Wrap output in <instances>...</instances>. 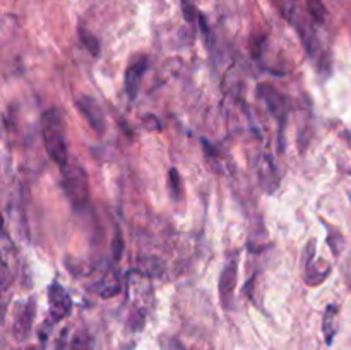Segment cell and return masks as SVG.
I'll use <instances>...</instances> for the list:
<instances>
[{"label": "cell", "mask_w": 351, "mask_h": 350, "mask_svg": "<svg viewBox=\"0 0 351 350\" xmlns=\"http://www.w3.org/2000/svg\"><path fill=\"white\" fill-rule=\"evenodd\" d=\"M120 288H122V281H120L119 275H117L115 271H112V273H108V277L103 280V287L99 288L98 294L101 295V297H113V295L119 294Z\"/></svg>", "instance_id": "obj_12"}, {"label": "cell", "mask_w": 351, "mask_h": 350, "mask_svg": "<svg viewBox=\"0 0 351 350\" xmlns=\"http://www.w3.org/2000/svg\"><path fill=\"white\" fill-rule=\"evenodd\" d=\"M62 185H64L65 196L74 208H82L88 202L89 185L84 168L75 163L65 165L62 168Z\"/></svg>", "instance_id": "obj_2"}, {"label": "cell", "mask_w": 351, "mask_h": 350, "mask_svg": "<svg viewBox=\"0 0 351 350\" xmlns=\"http://www.w3.org/2000/svg\"><path fill=\"white\" fill-rule=\"evenodd\" d=\"M41 134H43L45 150L48 156L60 165L62 168L67 165V141H65V127L62 113L57 108H50L41 117Z\"/></svg>", "instance_id": "obj_1"}, {"label": "cell", "mask_w": 351, "mask_h": 350, "mask_svg": "<svg viewBox=\"0 0 351 350\" xmlns=\"http://www.w3.org/2000/svg\"><path fill=\"white\" fill-rule=\"evenodd\" d=\"M122 250H123V242L120 239V235L117 233L115 239H113V259L119 261L120 256H122Z\"/></svg>", "instance_id": "obj_19"}, {"label": "cell", "mask_w": 351, "mask_h": 350, "mask_svg": "<svg viewBox=\"0 0 351 350\" xmlns=\"http://www.w3.org/2000/svg\"><path fill=\"white\" fill-rule=\"evenodd\" d=\"M79 38H81V43L84 45L86 48L89 50L91 55H99V41L98 38L95 36L93 33H89L86 27H79Z\"/></svg>", "instance_id": "obj_15"}, {"label": "cell", "mask_w": 351, "mask_h": 350, "mask_svg": "<svg viewBox=\"0 0 351 350\" xmlns=\"http://www.w3.org/2000/svg\"><path fill=\"white\" fill-rule=\"evenodd\" d=\"M239 261L237 257H232L228 263L225 264L221 271V277H219V299L223 302V307L230 309L232 307V299H233V292H235V285H237V273H239Z\"/></svg>", "instance_id": "obj_7"}, {"label": "cell", "mask_w": 351, "mask_h": 350, "mask_svg": "<svg viewBox=\"0 0 351 350\" xmlns=\"http://www.w3.org/2000/svg\"><path fill=\"white\" fill-rule=\"evenodd\" d=\"M257 91H259V96L263 98V102L267 105V110L271 112V115H273L274 119H276L278 122L283 126V124L287 122V117H288V100H287V96L281 95V93L278 91L274 86L267 84V82H264V84H259Z\"/></svg>", "instance_id": "obj_3"}, {"label": "cell", "mask_w": 351, "mask_h": 350, "mask_svg": "<svg viewBox=\"0 0 351 350\" xmlns=\"http://www.w3.org/2000/svg\"><path fill=\"white\" fill-rule=\"evenodd\" d=\"M182 12H184V17L189 21V23H194L195 19H199L197 9L194 7V3H191L189 0H182Z\"/></svg>", "instance_id": "obj_18"}, {"label": "cell", "mask_w": 351, "mask_h": 350, "mask_svg": "<svg viewBox=\"0 0 351 350\" xmlns=\"http://www.w3.org/2000/svg\"><path fill=\"white\" fill-rule=\"evenodd\" d=\"M257 174H259L261 187H263V191L266 194L276 192L278 185H280V175H278L276 165H274L271 154H261L259 161H257Z\"/></svg>", "instance_id": "obj_9"}, {"label": "cell", "mask_w": 351, "mask_h": 350, "mask_svg": "<svg viewBox=\"0 0 351 350\" xmlns=\"http://www.w3.org/2000/svg\"><path fill=\"white\" fill-rule=\"evenodd\" d=\"M146 71H147V57H144V55L137 57L136 60L127 67L125 81H123V84H125V93L129 95L130 100L136 98L137 93H139L141 81H143V75L146 74Z\"/></svg>", "instance_id": "obj_10"}, {"label": "cell", "mask_w": 351, "mask_h": 350, "mask_svg": "<svg viewBox=\"0 0 351 350\" xmlns=\"http://www.w3.org/2000/svg\"><path fill=\"white\" fill-rule=\"evenodd\" d=\"M302 257H304L305 281H307L311 287L321 285L322 281L328 278V275L331 273V266L324 268V270H319V268H317L319 263H315V242H314V240H311V242L307 244V247H305Z\"/></svg>", "instance_id": "obj_8"}, {"label": "cell", "mask_w": 351, "mask_h": 350, "mask_svg": "<svg viewBox=\"0 0 351 350\" xmlns=\"http://www.w3.org/2000/svg\"><path fill=\"white\" fill-rule=\"evenodd\" d=\"M144 126L147 127V129H154V130H160L161 129V124L158 122V119L154 115H146L144 117Z\"/></svg>", "instance_id": "obj_20"}, {"label": "cell", "mask_w": 351, "mask_h": 350, "mask_svg": "<svg viewBox=\"0 0 351 350\" xmlns=\"http://www.w3.org/2000/svg\"><path fill=\"white\" fill-rule=\"evenodd\" d=\"M75 106H77L79 113L88 120V124L96 130V132L99 134L105 132L106 129L105 112H103L101 105H99L93 96L82 95L81 98H77V102H75Z\"/></svg>", "instance_id": "obj_5"}, {"label": "cell", "mask_w": 351, "mask_h": 350, "mask_svg": "<svg viewBox=\"0 0 351 350\" xmlns=\"http://www.w3.org/2000/svg\"><path fill=\"white\" fill-rule=\"evenodd\" d=\"M34 319V302L29 301L26 304H17L16 312H14L12 323V335L17 342H24L29 336L31 326Z\"/></svg>", "instance_id": "obj_6"}, {"label": "cell", "mask_w": 351, "mask_h": 350, "mask_svg": "<svg viewBox=\"0 0 351 350\" xmlns=\"http://www.w3.org/2000/svg\"><path fill=\"white\" fill-rule=\"evenodd\" d=\"M350 199H351V192H350Z\"/></svg>", "instance_id": "obj_21"}, {"label": "cell", "mask_w": 351, "mask_h": 350, "mask_svg": "<svg viewBox=\"0 0 351 350\" xmlns=\"http://www.w3.org/2000/svg\"><path fill=\"white\" fill-rule=\"evenodd\" d=\"M139 268H141V273L151 275V277H156V275H160V271L163 270V266H161L160 261L153 256L151 257L141 256L139 257Z\"/></svg>", "instance_id": "obj_14"}, {"label": "cell", "mask_w": 351, "mask_h": 350, "mask_svg": "<svg viewBox=\"0 0 351 350\" xmlns=\"http://www.w3.org/2000/svg\"><path fill=\"white\" fill-rule=\"evenodd\" d=\"M69 350H93V338L86 329L75 333L69 343Z\"/></svg>", "instance_id": "obj_13"}, {"label": "cell", "mask_w": 351, "mask_h": 350, "mask_svg": "<svg viewBox=\"0 0 351 350\" xmlns=\"http://www.w3.org/2000/svg\"><path fill=\"white\" fill-rule=\"evenodd\" d=\"M305 2H307V9L311 12L312 19L317 21V23H324L326 7L322 3V0H305Z\"/></svg>", "instance_id": "obj_16"}, {"label": "cell", "mask_w": 351, "mask_h": 350, "mask_svg": "<svg viewBox=\"0 0 351 350\" xmlns=\"http://www.w3.org/2000/svg\"><path fill=\"white\" fill-rule=\"evenodd\" d=\"M168 187H170V192L171 196H173V199H178V196H180V191H182V178H180V174H178L175 168H171L170 175H168Z\"/></svg>", "instance_id": "obj_17"}, {"label": "cell", "mask_w": 351, "mask_h": 350, "mask_svg": "<svg viewBox=\"0 0 351 350\" xmlns=\"http://www.w3.org/2000/svg\"><path fill=\"white\" fill-rule=\"evenodd\" d=\"M48 307H50V316L55 323L67 318L72 311L71 295L58 281H53L48 287Z\"/></svg>", "instance_id": "obj_4"}, {"label": "cell", "mask_w": 351, "mask_h": 350, "mask_svg": "<svg viewBox=\"0 0 351 350\" xmlns=\"http://www.w3.org/2000/svg\"><path fill=\"white\" fill-rule=\"evenodd\" d=\"M338 305L335 304L326 307L324 319H322V333H324V340L328 345H332L336 333H338Z\"/></svg>", "instance_id": "obj_11"}]
</instances>
